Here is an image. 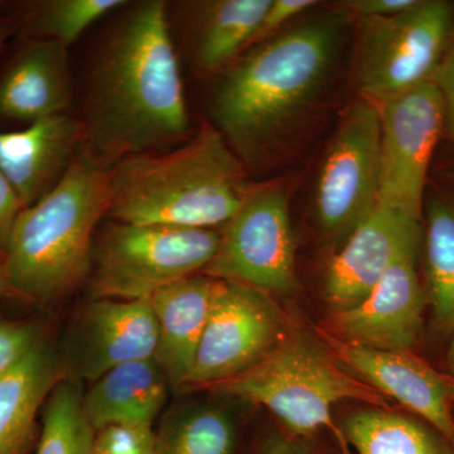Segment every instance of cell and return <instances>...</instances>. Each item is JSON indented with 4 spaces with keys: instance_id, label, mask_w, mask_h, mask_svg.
<instances>
[{
    "instance_id": "obj_14",
    "label": "cell",
    "mask_w": 454,
    "mask_h": 454,
    "mask_svg": "<svg viewBox=\"0 0 454 454\" xmlns=\"http://www.w3.org/2000/svg\"><path fill=\"white\" fill-rule=\"evenodd\" d=\"M157 339L149 298H95L82 310L67 340V379L94 382L121 364L154 357Z\"/></svg>"
},
{
    "instance_id": "obj_26",
    "label": "cell",
    "mask_w": 454,
    "mask_h": 454,
    "mask_svg": "<svg viewBox=\"0 0 454 454\" xmlns=\"http://www.w3.org/2000/svg\"><path fill=\"white\" fill-rule=\"evenodd\" d=\"M124 4V0H50L35 12L32 25L44 37L68 47L92 23Z\"/></svg>"
},
{
    "instance_id": "obj_24",
    "label": "cell",
    "mask_w": 454,
    "mask_h": 454,
    "mask_svg": "<svg viewBox=\"0 0 454 454\" xmlns=\"http://www.w3.org/2000/svg\"><path fill=\"white\" fill-rule=\"evenodd\" d=\"M231 417L215 406H192L167 415L155 432L154 454H234Z\"/></svg>"
},
{
    "instance_id": "obj_19",
    "label": "cell",
    "mask_w": 454,
    "mask_h": 454,
    "mask_svg": "<svg viewBox=\"0 0 454 454\" xmlns=\"http://www.w3.org/2000/svg\"><path fill=\"white\" fill-rule=\"evenodd\" d=\"M168 380L155 357L114 367L91 382L82 411L95 432L113 426H152L168 395Z\"/></svg>"
},
{
    "instance_id": "obj_34",
    "label": "cell",
    "mask_w": 454,
    "mask_h": 454,
    "mask_svg": "<svg viewBox=\"0 0 454 454\" xmlns=\"http://www.w3.org/2000/svg\"><path fill=\"white\" fill-rule=\"evenodd\" d=\"M450 333H452V339H450V346H448L447 365L448 369H450L448 373H450L454 378V327Z\"/></svg>"
},
{
    "instance_id": "obj_10",
    "label": "cell",
    "mask_w": 454,
    "mask_h": 454,
    "mask_svg": "<svg viewBox=\"0 0 454 454\" xmlns=\"http://www.w3.org/2000/svg\"><path fill=\"white\" fill-rule=\"evenodd\" d=\"M291 330L270 294L219 279L187 385L210 387L259 364Z\"/></svg>"
},
{
    "instance_id": "obj_9",
    "label": "cell",
    "mask_w": 454,
    "mask_h": 454,
    "mask_svg": "<svg viewBox=\"0 0 454 454\" xmlns=\"http://www.w3.org/2000/svg\"><path fill=\"white\" fill-rule=\"evenodd\" d=\"M205 276L286 294L297 286L289 195L282 184L254 186L223 229Z\"/></svg>"
},
{
    "instance_id": "obj_23",
    "label": "cell",
    "mask_w": 454,
    "mask_h": 454,
    "mask_svg": "<svg viewBox=\"0 0 454 454\" xmlns=\"http://www.w3.org/2000/svg\"><path fill=\"white\" fill-rule=\"evenodd\" d=\"M424 255L427 293L433 319L442 330L454 327V203L433 195L427 203Z\"/></svg>"
},
{
    "instance_id": "obj_1",
    "label": "cell",
    "mask_w": 454,
    "mask_h": 454,
    "mask_svg": "<svg viewBox=\"0 0 454 454\" xmlns=\"http://www.w3.org/2000/svg\"><path fill=\"white\" fill-rule=\"evenodd\" d=\"M349 25L340 8L306 18L226 68L211 114L241 162H268L309 121L333 85Z\"/></svg>"
},
{
    "instance_id": "obj_27",
    "label": "cell",
    "mask_w": 454,
    "mask_h": 454,
    "mask_svg": "<svg viewBox=\"0 0 454 454\" xmlns=\"http://www.w3.org/2000/svg\"><path fill=\"white\" fill-rule=\"evenodd\" d=\"M152 426H113L95 434L92 454H154Z\"/></svg>"
},
{
    "instance_id": "obj_2",
    "label": "cell",
    "mask_w": 454,
    "mask_h": 454,
    "mask_svg": "<svg viewBox=\"0 0 454 454\" xmlns=\"http://www.w3.org/2000/svg\"><path fill=\"white\" fill-rule=\"evenodd\" d=\"M166 8L160 0L131 8L90 74L85 145L107 166L160 152L190 127Z\"/></svg>"
},
{
    "instance_id": "obj_37",
    "label": "cell",
    "mask_w": 454,
    "mask_h": 454,
    "mask_svg": "<svg viewBox=\"0 0 454 454\" xmlns=\"http://www.w3.org/2000/svg\"><path fill=\"white\" fill-rule=\"evenodd\" d=\"M453 179H454V173H453Z\"/></svg>"
},
{
    "instance_id": "obj_4",
    "label": "cell",
    "mask_w": 454,
    "mask_h": 454,
    "mask_svg": "<svg viewBox=\"0 0 454 454\" xmlns=\"http://www.w3.org/2000/svg\"><path fill=\"white\" fill-rule=\"evenodd\" d=\"M110 173L83 142L56 187L20 211L3 256L11 292L49 301L82 282L91 265L95 227L109 211Z\"/></svg>"
},
{
    "instance_id": "obj_20",
    "label": "cell",
    "mask_w": 454,
    "mask_h": 454,
    "mask_svg": "<svg viewBox=\"0 0 454 454\" xmlns=\"http://www.w3.org/2000/svg\"><path fill=\"white\" fill-rule=\"evenodd\" d=\"M59 363L49 343L40 340L25 360L0 380V454H27L35 418L56 387Z\"/></svg>"
},
{
    "instance_id": "obj_13",
    "label": "cell",
    "mask_w": 454,
    "mask_h": 454,
    "mask_svg": "<svg viewBox=\"0 0 454 454\" xmlns=\"http://www.w3.org/2000/svg\"><path fill=\"white\" fill-rule=\"evenodd\" d=\"M418 254L396 260L352 309L331 313L319 330L333 339L385 351H414L423 331L426 293Z\"/></svg>"
},
{
    "instance_id": "obj_36",
    "label": "cell",
    "mask_w": 454,
    "mask_h": 454,
    "mask_svg": "<svg viewBox=\"0 0 454 454\" xmlns=\"http://www.w3.org/2000/svg\"><path fill=\"white\" fill-rule=\"evenodd\" d=\"M8 37L7 27L0 25V50H2L3 44Z\"/></svg>"
},
{
    "instance_id": "obj_35",
    "label": "cell",
    "mask_w": 454,
    "mask_h": 454,
    "mask_svg": "<svg viewBox=\"0 0 454 454\" xmlns=\"http://www.w3.org/2000/svg\"><path fill=\"white\" fill-rule=\"evenodd\" d=\"M9 292H11V289H9L7 280H5L2 269H0V298L4 297Z\"/></svg>"
},
{
    "instance_id": "obj_17",
    "label": "cell",
    "mask_w": 454,
    "mask_h": 454,
    "mask_svg": "<svg viewBox=\"0 0 454 454\" xmlns=\"http://www.w3.org/2000/svg\"><path fill=\"white\" fill-rule=\"evenodd\" d=\"M67 49L49 38L23 47L0 79V119L29 125L67 113L73 100Z\"/></svg>"
},
{
    "instance_id": "obj_30",
    "label": "cell",
    "mask_w": 454,
    "mask_h": 454,
    "mask_svg": "<svg viewBox=\"0 0 454 454\" xmlns=\"http://www.w3.org/2000/svg\"><path fill=\"white\" fill-rule=\"evenodd\" d=\"M441 97L444 113V136L454 139V41L432 80Z\"/></svg>"
},
{
    "instance_id": "obj_6",
    "label": "cell",
    "mask_w": 454,
    "mask_h": 454,
    "mask_svg": "<svg viewBox=\"0 0 454 454\" xmlns=\"http://www.w3.org/2000/svg\"><path fill=\"white\" fill-rule=\"evenodd\" d=\"M355 20L356 88L378 109L432 82L454 41V8L444 0H420L397 16Z\"/></svg>"
},
{
    "instance_id": "obj_28",
    "label": "cell",
    "mask_w": 454,
    "mask_h": 454,
    "mask_svg": "<svg viewBox=\"0 0 454 454\" xmlns=\"http://www.w3.org/2000/svg\"><path fill=\"white\" fill-rule=\"evenodd\" d=\"M40 340L31 325L0 322V380L16 369Z\"/></svg>"
},
{
    "instance_id": "obj_18",
    "label": "cell",
    "mask_w": 454,
    "mask_h": 454,
    "mask_svg": "<svg viewBox=\"0 0 454 454\" xmlns=\"http://www.w3.org/2000/svg\"><path fill=\"white\" fill-rule=\"evenodd\" d=\"M217 286L216 278L192 276L164 286L149 298L157 322L154 357L173 387H187Z\"/></svg>"
},
{
    "instance_id": "obj_12",
    "label": "cell",
    "mask_w": 454,
    "mask_h": 454,
    "mask_svg": "<svg viewBox=\"0 0 454 454\" xmlns=\"http://www.w3.org/2000/svg\"><path fill=\"white\" fill-rule=\"evenodd\" d=\"M318 334L343 369L428 423L454 447V378L450 373L439 372L414 351L351 345L319 328Z\"/></svg>"
},
{
    "instance_id": "obj_15",
    "label": "cell",
    "mask_w": 454,
    "mask_h": 454,
    "mask_svg": "<svg viewBox=\"0 0 454 454\" xmlns=\"http://www.w3.org/2000/svg\"><path fill=\"white\" fill-rule=\"evenodd\" d=\"M422 238V221L376 206L328 265L325 298L333 313L360 303L396 260L419 253Z\"/></svg>"
},
{
    "instance_id": "obj_7",
    "label": "cell",
    "mask_w": 454,
    "mask_h": 454,
    "mask_svg": "<svg viewBox=\"0 0 454 454\" xmlns=\"http://www.w3.org/2000/svg\"><path fill=\"white\" fill-rule=\"evenodd\" d=\"M221 231L118 223L94 250V298L145 300L205 270L219 250Z\"/></svg>"
},
{
    "instance_id": "obj_11",
    "label": "cell",
    "mask_w": 454,
    "mask_h": 454,
    "mask_svg": "<svg viewBox=\"0 0 454 454\" xmlns=\"http://www.w3.org/2000/svg\"><path fill=\"white\" fill-rule=\"evenodd\" d=\"M380 112L378 206L422 221L430 160L444 134V113L433 82L394 98Z\"/></svg>"
},
{
    "instance_id": "obj_22",
    "label": "cell",
    "mask_w": 454,
    "mask_h": 454,
    "mask_svg": "<svg viewBox=\"0 0 454 454\" xmlns=\"http://www.w3.org/2000/svg\"><path fill=\"white\" fill-rule=\"evenodd\" d=\"M271 0H217L205 4L196 38L195 61L202 73L230 67L252 41Z\"/></svg>"
},
{
    "instance_id": "obj_33",
    "label": "cell",
    "mask_w": 454,
    "mask_h": 454,
    "mask_svg": "<svg viewBox=\"0 0 454 454\" xmlns=\"http://www.w3.org/2000/svg\"><path fill=\"white\" fill-rule=\"evenodd\" d=\"M303 441L294 435H273L265 442L260 454H316Z\"/></svg>"
},
{
    "instance_id": "obj_31",
    "label": "cell",
    "mask_w": 454,
    "mask_h": 454,
    "mask_svg": "<svg viewBox=\"0 0 454 454\" xmlns=\"http://www.w3.org/2000/svg\"><path fill=\"white\" fill-rule=\"evenodd\" d=\"M420 0H348L339 8L345 11L351 20H369L397 16L414 8Z\"/></svg>"
},
{
    "instance_id": "obj_25",
    "label": "cell",
    "mask_w": 454,
    "mask_h": 454,
    "mask_svg": "<svg viewBox=\"0 0 454 454\" xmlns=\"http://www.w3.org/2000/svg\"><path fill=\"white\" fill-rule=\"evenodd\" d=\"M82 381L64 379L47 397L35 454H92L95 432L82 411Z\"/></svg>"
},
{
    "instance_id": "obj_29",
    "label": "cell",
    "mask_w": 454,
    "mask_h": 454,
    "mask_svg": "<svg viewBox=\"0 0 454 454\" xmlns=\"http://www.w3.org/2000/svg\"><path fill=\"white\" fill-rule=\"evenodd\" d=\"M318 3L315 0H271L268 11L265 12L258 31L254 35L252 46L270 40L278 33L286 28V26L301 14L307 13L309 9L316 7Z\"/></svg>"
},
{
    "instance_id": "obj_3",
    "label": "cell",
    "mask_w": 454,
    "mask_h": 454,
    "mask_svg": "<svg viewBox=\"0 0 454 454\" xmlns=\"http://www.w3.org/2000/svg\"><path fill=\"white\" fill-rule=\"evenodd\" d=\"M254 184L214 125L173 151L131 155L110 173L109 214L119 223L186 229L223 226Z\"/></svg>"
},
{
    "instance_id": "obj_16",
    "label": "cell",
    "mask_w": 454,
    "mask_h": 454,
    "mask_svg": "<svg viewBox=\"0 0 454 454\" xmlns=\"http://www.w3.org/2000/svg\"><path fill=\"white\" fill-rule=\"evenodd\" d=\"M83 142L82 122L67 113L32 122L22 130L0 131V173L23 207L35 205L56 187Z\"/></svg>"
},
{
    "instance_id": "obj_21",
    "label": "cell",
    "mask_w": 454,
    "mask_h": 454,
    "mask_svg": "<svg viewBox=\"0 0 454 454\" xmlns=\"http://www.w3.org/2000/svg\"><path fill=\"white\" fill-rule=\"evenodd\" d=\"M343 435L354 454H454L438 430L419 418L372 408L346 418Z\"/></svg>"
},
{
    "instance_id": "obj_8",
    "label": "cell",
    "mask_w": 454,
    "mask_h": 454,
    "mask_svg": "<svg viewBox=\"0 0 454 454\" xmlns=\"http://www.w3.org/2000/svg\"><path fill=\"white\" fill-rule=\"evenodd\" d=\"M379 187L380 112L358 98L340 118L317 177V223L328 243L342 247L372 214Z\"/></svg>"
},
{
    "instance_id": "obj_5",
    "label": "cell",
    "mask_w": 454,
    "mask_h": 454,
    "mask_svg": "<svg viewBox=\"0 0 454 454\" xmlns=\"http://www.w3.org/2000/svg\"><path fill=\"white\" fill-rule=\"evenodd\" d=\"M208 389L265 406L294 437L309 439L327 429L342 454L354 452L334 423V405L358 400L393 409L382 394L345 372L324 343L292 327L252 369Z\"/></svg>"
},
{
    "instance_id": "obj_32",
    "label": "cell",
    "mask_w": 454,
    "mask_h": 454,
    "mask_svg": "<svg viewBox=\"0 0 454 454\" xmlns=\"http://www.w3.org/2000/svg\"><path fill=\"white\" fill-rule=\"evenodd\" d=\"M22 202L11 184L0 173V259L3 260L18 215L23 210Z\"/></svg>"
}]
</instances>
